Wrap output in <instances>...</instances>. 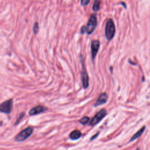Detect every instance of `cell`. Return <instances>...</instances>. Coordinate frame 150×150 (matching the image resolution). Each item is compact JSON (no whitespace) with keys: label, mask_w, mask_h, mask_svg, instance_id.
<instances>
[{"label":"cell","mask_w":150,"mask_h":150,"mask_svg":"<svg viewBox=\"0 0 150 150\" xmlns=\"http://www.w3.org/2000/svg\"><path fill=\"white\" fill-rule=\"evenodd\" d=\"M121 4H123V5L124 7V8H127V6L125 5V4L124 3H121Z\"/></svg>","instance_id":"cell-18"},{"label":"cell","mask_w":150,"mask_h":150,"mask_svg":"<svg viewBox=\"0 0 150 150\" xmlns=\"http://www.w3.org/2000/svg\"><path fill=\"white\" fill-rule=\"evenodd\" d=\"M107 114V111L105 109H101L100 111H99L95 116V117L91 120L89 125L91 126H94L97 124L100 121H101V120L105 117V116Z\"/></svg>","instance_id":"cell-6"},{"label":"cell","mask_w":150,"mask_h":150,"mask_svg":"<svg viewBox=\"0 0 150 150\" xmlns=\"http://www.w3.org/2000/svg\"><path fill=\"white\" fill-rule=\"evenodd\" d=\"M101 4V0H95V2L93 5L92 9L95 12H97L100 10Z\"/></svg>","instance_id":"cell-12"},{"label":"cell","mask_w":150,"mask_h":150,"mask_svg":"<svg viewBox=\"0 0 150 150\" xmlns=\"http://www.w3.org/2000/svg\"><path fill=\"white\" fill-rule=\"evenodd\" d=\"M80 61L82 63V71L81 73L82 75V84H83V87L84 89H87L89 86V76L88 72L86 71V69L85 68L84 65V58L83 55H80Z\"/></svg>","instance_id":"cell-4"},{"label":"cell","mask_w":150,"mask_h":150,"mask_svg":"<svg viewBox=\"0 0 150 150\" xmlns=\"http://www.w3.org/2000/svg\"><path fill=\"white\" fill-rule=\"evenodd\" d=\"M39 31V24L36 22L35 23L34 25V27H33V32L34 33L35 35L38 34V32Z\"/></svg>","instance_id":"cell-15"},{"label":"cell","mask_w":150,"mask_h":150,"mask_svg":"<svg viewBox=\"0 0 150 150\" xmlns=\"http://www.w3.org/2000/svg\"><path fill=\"white\" fill-rule=\"evenodd\" d=\"M82 137V133L78 130H75L72 132L69 135V138L72 140H77Z\"/></svg>","instance_id":"cell-10"},{"label":"cell","mask_w":150,"mask_h":150,"mask_svg":"<svg viewBox=\"0 0 150 150\" xmlns=\"http://www.w3.org/2000/svg\"><path fill=\"white\" fill-rule=\"evenodd\" d=\"M100 42L99 40H93L91 44V52H92V60H94L95 59L97 52L100 48Z\"/></svg>","instance_id":"cell-7"},{"label":"cell","mask_w":150,"mask_h":150,"mask_svg":"<svg viewBox=\"0 0 150 150\" xmlns=\"http://www.w3.org/2000/svg\"><path fill=\"white\" fill-rule=\"evenodd\" d=\"M97 25V15L95 14H92L88 21L86 25L83 26L80 29V33L82 34H87L91 35L95 30Z\"/></svg>","instance_id":"cell-1"},{"label":"cell","mask_w":150,"mask_h":150,"mask_svg":"<svg viewBox=\"0 0 150 150\" xmlns=\"http://www.w3.org/2000/svg\"><path fill=\"white\" fill-rule=\"evenodd\" d=\"M90 3V0H81L80 4L83 6H86Z\"/></svg>","instance_id":"cell-16"},{"label":"cell","mask_w":150,"mask_h":150,"mask_svg":"<svg viewBox=\"0 0 150 150\" xmlns=\"http://www.w3.org/2000/svg\"><path fill=\"white\" fill-rule=\"evenodd\" d=\"M145 129V126H144L141 128H140V129L136 133H135L133 136V137L131 138V139L130 140V142H132V141L136 140V139L138 138L142 135V134L144 133Z\"/></svg>","instance_id":"cell-11"},{"label":"cell","mask_w":150,"mask_h":150,"mask_svg":"<svg viewBox=\"0 0 150 150\" xmlns=\"http://www.w3.org/2000/svg\"><path fill=\"white\" fill-rule=\"evenodd\" d=\"M2 124V122L1 121H0V125H1Z\"/></svg>","instance_id":"cell-20"},{"label":"cell","mask_w":150,"mask_h":150,"mask_svg":"<svg viewBox=\"0 0 150 150\" xmlns=\"http://www.w3.org/2000/svg\"><path fill=\"white\" fill-rule=\"evenodd\" d=\"M136 150H140V149L139 148H137Z\"/></svg>","instance_id":"cell-19"},{"label":"cell","mask_w":150,"mask_h":150,"mask_svg":"<svg viewBox=\"0 0 150 150\" xmlns=\"http://www.w3.org/2000/svg\"><path fill=\"white\" fill-rule=\"evenodd\" d=\"M99 132L97 133H96L95 135H94L93 136H92V138H91V139H90V141H93V140L96 139V138H97V137L99 136Z\"/></svg>","instance_id":"cell-17"},{"label":"cell","mask_w":150,"mask_h":150,"mask_svg":"<svg viewBox=\"0 0 150 150\" xmlns=\"http://www.w3.org/2000/svg\"><path fill=\"white\" fill-rule=\"evenodd\" d=\"M13 109V100L9 99L0 104V112L5 114H10Z\"/></svg>","instance_id":"cell-5"},{"label":"cell","mask_w":150,"mask_h":150,"mask_svg":"<svg viewBox=\"0 0 150 150\" xmlns=\"http://www.w3.org/2000/svg\"><path fill=\"white\" fill-rule=\"evenodd\" d=\"M25 150H29V149H25Z\"/></svg>","instance_id":"cell-21"},{"label":"cell","mask_w":150,"mask_h":150,"mask_svg":"<svg viewBox=\"0 0 150 150\" xmlns=\"http://www.w3.org/2000/svg\"><path fill=\"white\" fill-rule=\"evenodd\" d=\"M116 33V27L114 21L112 19L110 18L108 21L105 27V35L108 40L113 39Z\"/></svg>","instance_id":"cell-2"},{"label":"cell","mask_w":150,"mask_h":150,"mask_svg":"<svg viewBox=\"0 0 150 150\" xmlns=\"http://www.w3.org/2000/svg\"><path fill=\"white\" fill-rule=\"evenodd\" d=\"M108 95H107L105 93H101V95H100L99 98L96 100L94 105L95 107H97V106L104 104L105 103H106L107 101H108Z\"/></svg>","instance_id":"cell-9"},{"label":"cell","mask_w":150,"mask_h":150,"mask_svg":"<svg viewBox=\"0 0 150 150\" xmlns=\"http://www.w3.org/2000/svg\"><path fill=\"white\" fill-rule=\"evenodd\" d=\"M47 110V108H45V107L41 105H37L36 107H35V108H32L29 111V115L31 116L38 115L39 114L45 112Z\"/></svg>","instance_id":"cell-8"},{"label":"cell","mask_w":150,"mask_h":150,"mask_svg":"<svg viewBox=\"0 0 150 150\" xmlns=\"http://www.w3.org/2000/svg\"><path fill=\"white\" fill-rule=\"evenodd\" d=\"M34 128L32 127H28L25 129L19 132L15 137V140L18 142H22L28 139L33 133Z\"/></svg>","instance_id":"cell-3"},{"label":"cell","mask_w":150,"mask_h":150,"mask_svg":"<svg viewBox=\"0 0 150 150\" xmlns=\"http://www.w3.org/2000/svg\"><path fill=\"white\" fill-rule=\"evenodd\" d=\"M24 116H25V113H24V112L21 113L19 114L18 118H17L16 122L15 123V125H18V124L21 121V120H23V118L24 117Z\"/></svg>","instance_id":"cell-14"},{"label":"cell","mask_w":150,"mask_h":150,"mask_svg":"<svg viewBox=\"0 0 150 150\" xmlns=\"http://www.w3.org/2000/svg\"><path fill=\"white\" fill-rule=\"evenodd\" d=\"M90 121V118L88 116H84L79 120V123L83 125L86 124Z\"/></svg>","instance_id":"cell-13"}]
</instances>
